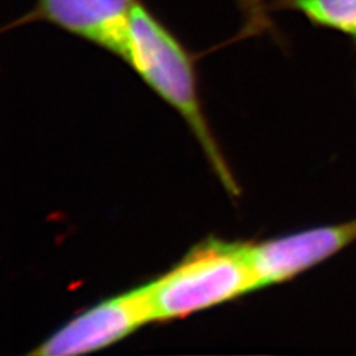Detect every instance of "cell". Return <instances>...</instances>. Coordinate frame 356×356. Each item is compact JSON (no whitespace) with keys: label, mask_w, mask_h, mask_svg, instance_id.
Masks as SVG:
<instances>
[{"label":"cell","mask_w":356,"mask_h":356,"mask_svg":"<svg viewBox=\"0 0 356 356\" xmlns=\"http://www.w3.org/2000/svg\"><path fill=\"white\" fill-rule=\"evenodd\" d=\"M123 60L154 92L184 116L225 188L232 195L239 194L235 178L201 110L195 70L189 51L139 0L131 11Z\"/></svg>","instance_id":"6da1fadb"},{"label":"cell","mask_w":356,"mask_h":356,"mask_svg":"<svg viewBox=\"0 0 356 356\" xmlns=\"http://www.w3.org/2000/svg\"><path fill=\"white\" fill-rule=\"evenodd\" d=\"M259 291L250 243L210 239L157 280L148 282L153 322L184 318Z\"/></svg>","instance_id":"7a4b0ae2"},{"label":"cell","mask_w":356,"mask_h":356,"mask_svg":"<svg viewBox=\"0 0 356 356\" xmlns=\"http://www.w3.org/2000/svg\"><path fill=\"white\" fill-rule=\"evenodd\" d=\"M153 322L148 284L91 306L38 346L33 355L72 356L98 351Z\"/></svg>","instance_id":"3957f363"},{"label":"cell","mask_w":356,"mask_h":356,"mask_svg":"<svg viewBox=\"0 0 356 356\" xmlns=\"http://www.w3.org/2000/svg\"><path fill=\"white\" fill-rule=\"evenodd\" d=\"M354 242L356 218L337 225L302 229L261 243H250V259L257 288L263 289L292 280Z\"/></svg>","instance_id":"277c9868"},{"label":"cell","mask_w":356,"mask_h":356,"mask_svg":"<svg viewBox=\"0 0 356 356\" xmlns=\"http://www.w3.org/2000/svg\"><path fill=\"white\" fill-rule=\"evenodd\" d=\"M136 0H38L13 26L47 22L123 60L131 11Z\"/></svg>","instance_id":"5b68a950"},{"label":"cell","mask_w":356,"mask_h":356,"mask_svg":"<svg viewBox=\"0 0 356 356\" xmlns=\"http://www.w3.org/2000/svg\"><path fill=\"white\" fill-rule=\"evenodd\" d=\"M277 7L304 15L314 24L356 42V0H277Z\"/></svg>","instance_id":"8992f818"},{"label":"cell","mask_w":356,"mask_h":356,"mask_svg":"<svg viewBox=\"0 0 356 356\" xmlns=\"http://www.w3.org/2000/svg\"><path fill=\"white\" fill-rule=\"evenodd\" d=\"M243 15V28L239 38H252L273 31L266 0H236Z\"/></svg>","instance_id":"52a82bcc"}]
</instances>
